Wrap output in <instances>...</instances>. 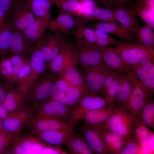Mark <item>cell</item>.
Wrapping results in <instances>:
<instances>
[{
  "mask_svg": "<svg viewBox=\"0 0 154 154\" xmlns=\"http://www.w3.org/2000/svg\"><path fill=\"white\" fill-rule=\"evenodd\" d=\"M51 74L38 77L28 90L27 104L36 107L51 99L56 92V81Z\"/></svg>",
  "mask_w": 154,
  "mask_h": 154,
  "instance_id": "6da1fadb",
  "label": "cell"
},
{
  "mask_svg": "<svg viewBox=\"0 0 154 154\" xmlns=\"http://www.w3.org/2000/svg\"><path fill=\"white\" fill-rule=\"evenodd\" d=\"M103 129L127 140L133 135V118L126 109L116 106Z\"/></svg>",
  "mask_w": 154,
  "mask_h": 154,
  "instance_id": "7a4b0ae2",
  "label": "cell"
},
{
  "mask_svg": "<svg viewBox=\"0 0 154 154\" xmlns=\"http://www.w3.org/2000/svg\"><path fill=\"white\" fill-rule=\"evenodd\" d=\"M36 107L26 104L13 112L1 121L3 129L15 136L20 135L35 116Z\"/></svg>",
  "mask_w": 154,
  "mask_h": 154,
  "instance_id": "3957f363",
  "label": "cell"
},
{
  "mask_svg": "<svg viewBox=\"0 0 154 154\" xmlns=\"http://www.w3.org/2000/svg\"><path fill=\"white\" fill-rule=\"evenodd\" d=\"M64 60L60 72L61 78L71 86L78 88L90 94L86 87L84 77L73 63L76 58V53L72 48L64 51Z\"/></svg>",
  "mask_w": 154,
  "mask_h": 154,
  "instance_id": "277c9868",
  "label": "cell"
},
{
  "mask_svg": "<svg viewBox=\"0 0 154 154\" xmlns=\"http://www.w3.org/2000/svg\"><path fill=\"white\" fill-rule=\"evenodd\" d=\"M129 66L139 63L148 58L154 61V49L140 44L132 42L111 47Z\"/></svg>",
  "mask_w": 154,
  "mask_h": 154,
  "instance_id": "5b68a950",
  "label": "cell"
},
{
  "mask_svg": "<svg viewBox=\"0 0 154 154\" xmlns=\"http://www.w3.org/2000/svg\"><path fill=\"white\" fill-rule=\"evenodd\" d=\"M131 80V90L126 109L133 118L139 117L140 113L152 95L137 78L132 72L128 74Z\"/></svg>",
  "mask_w": 154,
  "mask_h": 154,
  "instance_id": "8992f818",
  "label": "cell"
},
{
  "mask_svg": "<svg viewBox=\"0 0 154 154\" xmlns=\"http://www.w3.org/2000/svg\"><path fill=\"white\" fill-rule=\"evenodd\" d=\"M83 67L86 85L90 94H97L101 93L104 82L111 69L104 63Z\"/></svg>",
  "mask_w": 154,
  "mask_h": 154,
  "instance_id": "52a82bcc",
  "label": "cell"
},
{
  "mask_svg": "<svg viewBox=\"0 0 154 154\" xmlns=\"http://www.w3.org/2000/svg\"><path fill=\"white\" fill-rule=\"evenodd\" d=\"M107 105L104 98L95 94L86 96L74 106L67 122L73 129L86 113L92 110L104 107Z\"/></svg>",
  "mask_w": 154,
  "mask_h": 154,
  "instance_id": "ba28073f",
  "label": "cell"
},
{
  "mask_svg": "<svg viewBox=\"0 0 154 154\" xmlns=\"http://www.w3.org/2000/svg\"><path fill=\"white\" fill-rule=\"evenodd\" d=\"M74 106L66 105L51 99L36 107L35 116L49 117L67 122Z\"/></svg>",
  "mask_w": 154,
  "mask_h": 154,
  "instance_id": "9c48e42d",
  "label": "cell"
},
{
  "mask_svg": "<svg viewBox=\"0 0 154 154\" xmlns=\"http://www.w3.org/2000/svg\"><path fill=\"white\" fill-rule=\"evenodd\" d=\"M62 34L58 32L46 39L42 38L37 43V46L40 49L45 58L46 68L66 45Z\"/></svg>",
  "mask_w": 154,
  "mask_h": 154,
  "instance_id": "30bf717a",
  "label": "cell"
},
{
  "mask_svg": "<svg viewBox=\"0 0 154 154\" xmlns=\"http://www.w3.org/2000/svg\"><path fill=\"white\" fill-rule=\"evenodd\" d=\"M10 19L14 29L22 32L35 21V16L31 9L29 0L15 8L11 12Z\"/></svg>",
  "mask_w": 154,
  "mask_h": 154,
  "instance_id": "8fae6325",
  "label": "cell"
},
{
  "mask_svg": "<svg viewBox=\"0 0 154 154\" xmlns=\"http://www.w3.org/2000/svg\"><path fill=\"white\" fill-rule=\"evenodd\" d=\"M82 132L84 139L95 153H109L104 139L103 128L84 126Z\"/></svg>",
  "mask_w": 154,
  "mask_h": 154,
  "instance_id": "7c38bea8",
  "label": "cell"
},
{
  "mask_svg": "<svg viewBox=\"0 0 154 154\" xmlns=\"http://www.w3.org/2000/svg\"><path fill=\"white\" fill-rule=\"evenodd\" d=\"M31 133L58 129L73 130L67 121L53 118L35 116L27 126Z\"/></svg>",
  "mask_w": 154,
  "mask_h": 154,
  "instance_id": "4fadbf2b",
  "label": "cell"
},
{
  "mask_svg": "<svg viewBox=\"0 0 154 154\" xmlns=\"http://www.w3.org/2000/svg\"><path fill=\"white\" fill-rule=\"evenodd\" d=\"M28 90L25 86L17 85L8 92L1 103L8 114L27 104Z\"/></svg>",
  "mask_w": 154,
  "mask_h": 154,
  "instance_id": "5bb4252c",
  "label": "cell"
},
{
  "mask_svg": "<svg viewBox=\"0 0 154 154\" xmlns=\"http://www.w3.org/2000/svg\"><path fill=\"white\" fill-rule=\"evenodd\" d=\"M76 58L83 66L98 65L103 63L102 50L86 44L78 43Z\"/></svg>",
  "mask_w": 154,
  "mask_h": 154,
  "instance_id": "9a60e30c",
  "label": "cell"
},
{
  "mask_svg": "<svg viewBox=\"0 0 154 154\" xmlns=\"http://www.w3.org/2000/svg\"><path fill=\"white\" fill-rule=\"evenodd\" d=\"M106 107L90 111L86 113L82 119L86 127H96L103 128L112 114L116 106L113 102Z\"/></svg>",
  "mask_w": 154,
  "mask_h": 154,
  "instance_id": "2e32d148",
  "label": "cell"
},
{
  "mask_svg": "<svg viewBox=\"0 0 154 154\" xmlns=\"http://www.w3.org/2000/svg\"><path fill=\"white\" fill-rule=\"evenodd\" d=\"M112 8L117 21L127 31L132 33L135 27L142 25L137 13L127 4Z\"/></svg>",
  "mask_w": 154,
  "mask_h": 154,
  "instance_id": "e0dca14e",
  "label": "cell"
},
{
  "mask_svg": "<svg viewBox=\"0 0 154 154\" xmlns=\"http://www.w3.org/2000/svg\"><path fill=\"white\" fill-rule=\"evenodd\" d=\"M81 25L96 29L104 31L108 34L114 35L121 40L126 42H136L134 35L125 29L117 23L114 22H99L95 23H89Z\"/></svg>",
  "mask_w": 154,
  "mask_h": 154,
  "instance_id": "ac0fdd59",
  "label": "cell"
},
{
  "mask_svg": "<svg viewBox=\"0 0 154 154\" xmlns=\"http://www.w3.org/2000/svg\"><path fill=\"white\" fill-rule=\"evenodd\" d=\"M112 46L104 47L102 50L103 63L111 69L123 74H128L133 72L131 68L117 53L112 48Z\"/></svg>",
  "mask_w": 154,
  "mask_h": 154,
  "instance_id": "d6986e66",
  "label": "cell"
},
{
  "mask_svg": "<svg viewBox=\"0 0 154 154\" xmlns=\"http://www.w3.org/2000/svg\"><path fill=\"white\" fill-rule=\"evenodd\" d=\"M74 133L73 130L58 129L39 132L32 134L46 144L60 145L66 144L69 138Z\"/></svg>",
  "mask_w": 154,
  "mask_h": 154,
  "instance_id": "ffe728a7",
  "label": "cell"
},
{
  "mask_svg": "<svg viewBox=\"0 0 154 154\" xmlns=\"http://www.w3.org/2000/svg\"><path fill=\"white\" fill-rule=\"evenodd\" d=\"M76 21V25L95 21L99 22H118L112 8L101 7L95 8L90 15L81 17Z\"/></svg>",
  "mask_w": 154,
  "mask_h": 154,
  "instance_id": "44dd1931",
  "label": "cell"
},
{
  "mask_svg": "<svg viewBox=\"0 0 154 154\" xmlns=\"http://www.w3.org/2000/svg\"><path fill=\"white\" fill-rule=\"evenodd\" d=\"M35 48L26 40L21 32L14 31L10 43L11 55L17 54L26 57L30 55Z\"/></svg>",
  "mask_w": 154,
  "mask_h": 154,
  "instance_id": "7402d4cb",
  "label": "cell"
},
{
  "mask_svg": "<svg viewBox=\"0 0 154 154\" xmlns=\"http://www.w3.org/2000/svg\"><path fill=\"white\" fill-rule=\"evenodd\" d=\"M76 25V20L69 13L59 10L55 19L49 23V27L53 30L65 35L71 34Z\"/></svg>",
  "mask_w": 154,
  "mask_h": 154,
  "instance_id": "603a6c76",
  "label": "cell"
},
{
  "mask_svg": "<svg viewBox=\"0 0 154 154\" xmlns=\"http://www.w3.org/2000/svg\"><path fill=\"white\" fill-rule=\"evenodd\" d=\"M29 62L31 70L29 87L46 68V62L40 49L35 47L30 55Z\"/></svg>",
  "mask_w": 154,
  "mask_h": 154,
  "instance_id": "cb8c5ba5",
  "label": "cell"
},
{
  "mask_svg": "<svg viewBox=\"0 0 154 154\" xmlns=\"http://www.w3.org/2000/svg\"><path fill=\"white\" fill-rule=\"evenodd\" d=\"M131 90V80L127 74H122L114 102L116 106L126 109Z\"/></svg>",
  "mask_w": 154,
  "mask_h": 154,
  "instance_id": "d4e9b609",
  "label": "cell"
},
{
  "mask_svg": "<svg viewBox=\"0 0 154 154\" xmlns=\"http://www.w3.org/2000/svg\"><path fill=\"white\" fill-rule=\"evenodd\" d=\"M13 138L20 144L29 154L40 153L46 145L36 136L30 133L20 134L13 136Z\"/></svg>",
  "mask_w": 154,
  "mask_h": 154,
  "instance_id": "484cf974",
  "label": "cell"
},
{
  "mask_svg": "<svg viewBox=\"0 0 154 154\" xmlns=\"http://www.w3.org/2000/svg\"><path fill=\"white\" fill-rule=\"evenodd\" d=\"M49 27V23L36 18L33 24L21 32L26 40L33 45L42 38L44 30Z\"/></svg>",
  "mask_w": 154,
  "mask_h": 154,
  "instance_id": "4316f807",
  "label": "cell"
},
{
  "mask_svg": "<svg viewBox=\"0 0 154 154\" xmlns=\"http://www.w3.org/2000/svg\"><path fill=\"white\" fill-rule=\"evenodd\" d=\"M29 4L37 19L49 23L52 21L49 0H29Z\"/></svg>",
  "mask_w": 154,
  "mask_h": 154,
  "instance_id": "83f0119b",
  "label": "cell"
},
{
  "mask_svg": "<svg viewBox=\"0 0 154 154\" xmlns=\"http://www.w3.org/2000/svg\"><path fill=\"white\" fill-rule=\"evenodd\" d=\"M71 34L78 40V43L86 44L95 47L96 36L93 29L80 25H76Z\"/></svg>",
  "mask_w": 154,
  "mask_h": 154,
  "instance_id": "f1b7e54d",
  "label": "cell"
},
{
  "mask_svg": "<svg viewBox=\"0 0 154 154\" xmlns=\"http://www.w3.org/2000/svg\"><path fill=\"white\" fill-rule=\"evenodd\" d=\"M153 31L151 27L145 24L135 27L132 33L135 36L136 43L154 48Z\"/></svg>",
  "mask_w": 154,
  "mask_h": 154,
  "instance_id": "f546056e",
  "label": "cell"
},
{
  "mask_svg": "<svg viewBox=\"0 0 154 154\" xmlns=\"http://www.w3.org/2000/svg\"><path fill=\"white\" fill-rule=\"evenodd\" d=\"M66 144V150L70 154H95L84 139L74 133L69 138Z\"/></svg>",
  "mask_w": 154,
  "mask_h": 154,
  "instance_id": "4dcf8cb0",
  "label": "cell"
},
{
  "mask_svg": "<svg viewBox=\"0 0 154 154\" xmlns=\"http://www.w3.org/2000/svg\"><path fill=\"white\" fill-rule=\"evenodd\" d=\"M14 30L9 18L0 27V56L1 58L8 56L10 53V39Z\"/></svg>",
  "mask_w": 154,
  "mask_h": 154,
  "instance_id": "1f68e13d",
  "label": "cell"
},
{
  "mask_svg": "<svg viewBox=\"0 0 154 154\" xmlns=\"http://www.w3.org/2000/svg\"><path fill=\"white\" fill-rule=\"evenodd\" d=\"M103 132L109 153L119 154L127 140L106 129H103Z\"/></svg>",
  "mask_w": 154,
  "mask_h": 154,
  "instance_id": "d6a6232c",
  "label": "cell"
},
{
  "mask_svg": "<svg viewBox=\"0 0 154 154\" xmlns=\"http://www.w3.org/2000/svg\"><path fill=\"white\" fill-rule=\"evenodd\" d=\"M133 125L135 127L134 136L143 149L148 145L149 137L153 133L139 117L133 118Z\"/></svg>",
  "mask_w": 154,
  "mask_h": 154,
  "instance_id": "836d02e7",
  "label": "cell"
},
{
  "mask_svg": "<svg viewBox=\"0 0 154 154\" xmlns=\"http://www.w3.org/2000/svg\"><path fill=\"white\" fill-rule=\"evenodd\" d=\"M127 4L136 11L145 24L154 29V15L151 10L133 0Z\"/></svg>",
  "mask_w": 154,
  "mask_h": 154,
  "instance_id": "e575fe53",
  "label": "cell"
},
{
  "mask_svg": "<svg viewBox=\"0 0 154 154\" xmlns=\"http://www.w3.org/2000/svg\"><path fill=\"white\" fill-rule=\"evenodd\" d=\"M137 78L152 95L154 93V78L142 69L139 64L129 66Z\"/></svg>",
  "mask_w": 154,
  "mask_h": 154,
  "instance_id": "d590c367",
  "label": "cell"
},
{
  "mask_svg": "<svg viewBox=\"0 0 154 154\" xmlns=\"http://www.w3.org/2000/svg\"><path fill=\"white\" fill-rule=\"evenodd\" d=\"M51 4L55 5L59 9L74 15L79 10L81 3L78 0H49Z\"/></svg>",
  "mask_w": 154,
  "mask_h": 154,
  "instance_id": "8d00e7d4",
  "label": "cell"
},
{
  "mask_svg": "<svg viewBox=\"0 0 154 154\" xmlns=\"http://www.w3.org/2000/svg\"><path fill=\"white\" fill-rule=\"evenodd\" d=\"M139 117L148 127L154 129V101L151 98L141 110Z\"/></svg>",
  "mask_w": 154,
  "mask_h": 154,
  "instance_id": "74e56055",
  "label": "cell"
},
{
  "mask_svg": "<svg viewBox=\"0 0 154 154\" xmlns=\"http://www.w3.org/2000/svg\"><path fill=\"white\" fill-rule=\"evenodd\" d=\"M13 67L9 56L1 58L0 61V80L2 79L4 82H15L13 73Z\"/></svg>",
  "mask_w": 154,
  "mask_h": 154,
  "instance_id": "f35d334b",
  "label": "cell"
},
{
  "mask_svg": "<svg viewBox=\"0 0 154 154\" xmlns=\"http://www.w3.org/2000/svg\"><path fill=\"white\" fill-rule=\"evenodd\" d=\"M133 135L126 141L119 154H139L143 149Z\"/></svg>",
  "mask_w": 154,
  "mask_h": 154,
  "instance_id": "ab89813d",
  "label": "cell"
},
{
  "mask_svg": "<svg viewBox=\"0 0 154 154\" xmlns=\"http://www.w3.org/2000/svg\"><path fill=\"white\" fill-rule=\"evenodd\" d=\"M122 74L115 79L103 94L107 104L114 102L115 100L117 87L119 83Z\"/></svg>",
  "mask_w": 154,
  "mask_h": 154,
  "instance_id": "60d3db41",
  "label": "cell"
},
{
  "mask_svg": "<svg viewBox=\"0 0 154 154\" xmlns=\"http://www.w3.org/2000/svg\"><path fill=\"white\" fill-rule=\"evenodd\" d=\"M29 0H0V10L10 13L15 8Z\"/></svg>",
  "mask_w": 154,
  "mask_h": 154,
  "instance_id": "b9f144b4",
  "label": "cell"
},
{
  "mask_svg": "<svg viewBox=\"0 0 154 154\" xmlns=\"http://www.w3.org/2000/svg\"><path fill=\"white\" fill-rule=\"evenodd\" d=\"M65 47L52 60L49 65L52 72L60 73L63 65L64 60V49Z\"/></svg>",
  "mask_w": 154,
  "mask_h": 154,
  "instance_id": "7bdbcfd3",
  "label": "cell"
},
{
  "mask_svg": "<svg viewBox=\"0 0 154 154\" xmlns=\"http://www.w3.org/2000/svg\"><path fill=\"white\" fill-rule=\"evenodd\" d=\"M13 136L3 129L0 131V154H3L9 148Z\"/></svg>",
  "mask_w": 154,
  "mask_h": 154,
  "instance_id": "ee69618b",
  "label": "cell"
},
{
  "mask_svg": "<svg viewBox=\"0 0 154 154\" xmlns=\"http://www.w3.org/2000/svg\"><path fill=\"white\" fill-rule=\"evenodd\" d=\"M131 0H95L100 7L112 8L127 4Z\"/></svg>",
  "mask_w": 154,
  "mask_h": 154,
  "instance_id": "f6af8a7d",
  "label": "cell"
},
{
  "mask_svg": "<svg viewBox=\"0 0 154 154\" xmlns=\"http://www.w3.org/2000/svg\"><path fill=\"white\" fill-rule=\"evenodd\" d=\"M51 99L68 106H75L78 103L69 99L65 93L56 91Z\"/></svg>",
  "mask_w": 154,
  "mask_h": 154,
  "instance_id": "bcb514c9",
  "label": "cell"
},
{
  "mask_svg": "<svg viewBox=\"0 0 154 154\" xmlns=\"http://www.w3.org/2000/svg\"><path fill=\"white\" fill-rule=\"evenodd\" d=\"M66 94L69 99L78 102L84 96L88 95L84 90L76 88H74Z\"/></svg>",
  "mask_w": 154,
  "mask_h": 154,
  "instance_id": "7dc6e473",
  "label": "cell"
},
{
  "mask_svg": "<svg viewBox=\"0 0 154 154\" xmlns=\"http://www.w3.org/2000/svg\"><path fill=\"white\" fill-rule=\"evenodd\" d=\"M121 74L117 71L111 69L104 82L101 93L104 94L115 79Z\"/></svg>",
  "mask_w": 154,
  "mask_h": 154,
  "instance_id": "c3c4849f",
  "label": "cell"
},
{
  "mask_svg": "<svg viewBox=\"0 0 154 154\" xmlns=\"http://www.w3.org/2000/svg\"><path fill=\"white\" fill-rule=\"evenodd\" d=\"M16 84L14 82L0 83V103L4 100L8 92L16 85Z\"/></svg>",
  "mask_w": 154,
  "mask_h": 154,
  "instance_id": "681fc988",
  "label": "cell"
},
{
  "mask_svg": "<svg viewBox=\"0 0 154 154\" xmlns=\"http://www.w3.org/2000/svg\"><path fill=\"white\" fill-rule=\"evenodd\" d=\"M55 84L56 91L65 93L74 88L62 78L56 81Z\"/></svg>",
  "mask_w": 154,
  "mask_h": 154,
  "instance_id": "f907efd6",
  "label": "cell"
},
{
  "mask_svg": "<svg viewBox=\"0 0 154 154\" xmlns=\"http://www.w3.org/2000/svg\"><path fill=\"white\" fill-rule=\"evenodd\" d=\"M10 146L11 147L10 149L13 154H29L20 144L14 140L13 138Z\"/></svg>",
  "mask_w": 154,
  "mask_h": 154,
  "instance_id": "816d5d0a",
  "label": "cell"
},
{
  "mask_svg": "<svg viewBox=\"0 0 154 154\" xmlns=\"http://www.w3.org/2000/svg\"><path fill=\"white\" fill-rule=\"evenodd\" d=\"M154 61L148 58H146L143 60L139 64L142 69L147 72L154 66Z\"/></svg>",
  "mask_w": 154,
  "mask_h": 154,
  "instance_id": "f5cc1de1",
  "label": "cell"
},
{
  "mask_svg": "<svg viewBox=\"0 0 154 154\" xmlns=\"http://www.w3.org/2000/svg\"><path fill=\"white\" fill-rule=\"evenodd\" d=\"M152 11L154 9V0H133Z\"/></svg>",
  "mask_w": 154,
  "mask_h": 154,
  "instance_id": "db71d44e",
  "label": "cell"
},
{
  "mask_svg": "<svg viewBox=\"0 0 154 154\" xmlns=\"http://www.w3.org/2000/svg\"><path fill=\"white\" fill-rule=\"evenodd\" d=\"M10 14L0 10V27L4 24L9 19Z\"/></svg>",
  "mask_w": 154,
  "mask_h": 154,
  "instance_id": "11a10c76",
  "label": "cell"
},
{
  "mask_svg": "<svg viewBox=\"0 0 154 154\" xmlns=\"http://www.w3.org/2000/svg\"><path fill=\"white\" fill-rule=\"evenodd\" d=\"M8 113L2 104L0 103V119L3 120L8 116Z\"/></svg>",
  "mask_w": 154,
  "mask_h": 154,
  "instance_id": "9f6ffc18",
  "label": "cell"
},
{
  "mask_svg": "<svg viewBox=\"0 0 154 154\" xmlns=\"http://www.w3.org/2000/svg\"><path fill=\"white\" fill-rule=\"evenodd\" d=\"M147 72L151 77L154 78V66H153Z\"/></svg>",
  "mask_w": 154,
  "mask_h": 154,
  "instance_id": "6f0895ef",
  "label": "cell"
},
{
  "mask_svg": "<svg viewBox=\"0 0 154 154\" xmlns=\"http://www.w3.org/2000/svg\"><path fill=\"white\" fill-rule=\"evenodd\" d=\"M3 129L2 127L1 121L0 119V131L2 130Z\"/></svg>",
  "mask_w": 154,
  "mask_h": 154,
  "instance_id": "680465c9",
  "label": "cell"
},
{
  "mask_svg": "<svg viewBox=\"0 0 154 154\" xmlns=\"http://www.w3.org/2000/svg\"><path fill=\"white\" fill-rule=\"evenodd\" d=\"M78 0V1H81V0Z\"/></svg>",
  "mask_w": 154,
  "mask_h": 154,
  "instance_id": "91938a15",
  "label": "cell"
},
{
  "mask_svg": "<svg viewBox=\"0 0 154 154\" xmlns=\"http://www.w3.org/2000/svg\"><path fill=\"white\" fill-rule=\"evenodd\" d=\"M1 80H0V83H1Z\"/></svg>",
  "mask_w": 154,
  "mask_h": 154,
  "instance_id": "94428289",
  "label": "cell"
},
{
  "mask_svg": "<svg viewBox=\"0 0 154 154\" xmlns=\"http://www.w3.org/2000/svg\"></svg>",
  "mask_w": 154,
  "mask_h": 154,
  "instance_id": "6125c7cd",
  "label": "cell"
},
{
  "mask_svg": "<svg viewBox=\"0 0 154 154\" xmlns=\"http://www.w3.org/2000/svg\"></svg>",
  "mask_w": 154,
  "mask_h": 154,
  "instance_id": "be15d7a7",
  "label": "cell"
}]
</instances>
